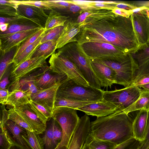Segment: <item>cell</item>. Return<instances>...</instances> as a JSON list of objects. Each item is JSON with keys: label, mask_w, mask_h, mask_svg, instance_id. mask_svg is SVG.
<instances>
[{"label": "cell", "mask_w": 149, "mask_h": 149, "mask_svg": "<svg viewBox=\"0 0 149 149\" xmlns=\"http://www.w3.org/2000/svg\"><path fill=\"white\" fill-rule=\"evenodd\" d=\"M112 11L115 14L127 18L130 17L132 14L131 11H128L117 8H115Z\"/></svg>", "instance_id": "816d5d0a"}, {"label": "cell", "mask_w": 149, "mask_h": 149, "mask_svg": "<svg viewBox=\"0 0 149 149\" xmlns=\"http://www.w3.org/2000/svg\"><path fill=\"white\" fill-rule=\"evenodd\" d=\"M109 67L116 72V84L125 87L130 86L134 79L138 66L131 54L118 60L95 59Z\"/></svg>", "instance_id": "8992f818"}, {"label": "cell", "mask_w": 149, "mask_h": 149, "mask_svg": "<svg viewBox=\"0 0 149 149\" xmlns=\"http://www.w3.org/2000/svg\"><path fill=\"white\" fill-rule=\"evenodd\" d=\"M0 14L1 15L7 17H14L19 16L15 8L9 6L0 5Z\"/></svg>", "instance_id": "f6af8a7d"}, {"label": "cell", "mask_w": 149, "mask_h": 149, "mask_svg": "<svg viewBox=\"0 0 149 149\" xmlns=\"http://www.w3.org/2000/svg\"><path fill=\"white\" fill-rule=\"evenodd\" d=\"M139 149H149V111L145 135L143 140L140 142Z\"/></svg>", "instance_id": "7dc6e473"}, {"label": "cell", "mask_w": 149, "mask_h": 149, "mask_svg": "<svg viewBox=\"0 0 149 149\" xmlns=\"http://www.w3.org/2000/svg\"><path fill=\"white\" fill-rule=\"evenodd\" d=\"M104 91L90 86H86L67 79L60 84L56 97L81 101L99 102L104 99Z\"/></svg>", "instance_id": "277c9868"}, {"label": "cell", "mask_w": 149, "mask_h": 149, "mask_svg": "<svg viewBox=\"0 0 149 149\" xmlns=\"http://www.w3.org/2000/svg\"><path fill=\"white\" fill-rule=\"evenodd\" d=\"M148 83H149V75L143 77L134 85L139 87Z\"/></svg>", "instance_id": "db71d44e"}, {"label": "cell", "mask_w": 149, "mask_h": 149, "mask_svg": "<svg viewBox=\"0 0 149 149\" xmlns=\"http://www.w3.org/2000/svg\"><path fill=\"white\" fill-rule=\"evenodd\" d=\"M32 76L34 83L40 90L50 88L68 78L65 74L53 72L47 65L40 68L38 74Z\"/></svg>", "instance_id": "8fae6325"}, {"label": "cell", "mask_w": 149, "mask_h": 149, "mask_svg": "<svg viewBox=\"0 0 149 149\" xmlns=\"http://www.w3.org/2000/svg\"><path fill=\"white\" fill-rule=\"evenodd\" d=\"M10 91L6 105L16 107L29 103L31 100V93L23 90L20 86H16Z\"/></svg>", "instance_id": "cb8c5ba5"}, {"label": "cell", "mask_w": 149, "mask_h": 149, "mask_svg": "<svg viewBox=\"0 0 149 149\" xmlns=\"http://www.w3.org/2000/svg\"><path fill=\"white\" fill-rule=\"evenodd\" d=\"M62 82L48 88L40 90L36 93L31 95V100L45 105L54 111L57 91Z\"/></svg>", "instance_id": "7402d4cb"}, {"label": "cell", "mask_w": 149, "mask_h": 149, "mask_svg": "<svg viewBox=\"0 0 149 149\" xmlns=\"http://www.w3.org/2000/svg\"><path fill=\"white\" fill-rule=\"evenodd\" d=\"M17 47L5 53H0V80L7 69L13 64V60Z\"/></svg>", "instance_id": "836d02e7"}, {"label": "cell", "mask_w": 149, "mask_h": 149, "mask_svg": "<svg viewBox=\"0 0 149 149\" xmlns=\"http://www.w3.org/2000/svg\"><path fill=\"white\" fill-rule=\"evenodd\" d=\"M47 59L43 57L31 58L12 68L10 75V80L13 82L19 81L36 70L47 65Z\"/></svg>", "instance_id": "7c38bea8"}, {"label": "cell", "mask_w": 149, "mask_h": 149, "mask_svg": "<svg viewBox=\"0 0 149 149\" xmlns=\"http://www.w3.org/2000/svg\"><path fill=\"white\" fill-rule=\"evenodd\" d=\"M27 134L23 137L32 149H44L42 138L33 131L26 130Z\"/></svg>", "instance_id": "d590c367"}, {"label": "cell", "mask_w": 149, "mask_h": 149, "mask_svg": "<svg viewBox=\"0 0 149 149\" xmlns=\"http://www.w3.org/2000/svg\"><path fill=\"white\" fill-rule=\"evenodd\" d=\"M18 5L22 4L33 6L45 10H52L53 9L45 1H17L13 0Z\"/></svg>", "instance_id": "ab89813d"}, {"label": "cell", "mask_w": 149, "mask_h": 149, "mask_svg": "<svg viewBox=\"0 0 149 149\" xmlns=\"http://www.w3.org/2000/svg\"><path fill=\"white\" fill-rule=\"evenodd\" d=\"M53 118L60 124L63 131L61 141L55 149H68L80 118L77 111L67 107L54 108Z\"/></svg>", "instance_id": "5b68a950"}, {"label": "cell", "mask_w": 149, "mask_h": 149, "mask_svg": "<svg viewBox=\"0 0 149 149\" xmlns=\"http://www.w3.org/2000/svg\"><path fill=\"white\" fill-rule=\"evenodd\" d=\"M81 29L79 24L76 22L67 20L65 23L64 29L57 40L56 49H61L69 43L77 42L75 37L81 31Z\"/></svg>", "instance_id": "44dd1931"}, {"label": "cell", "mask_w": 149, "mask_h": 149, "mask_svg": "<svg viewBox=\"0 0 149 149\" xmlns=\"http://www.w3.org/2000/svg\"><path fill=\"white\" fill-rule=\"evenodd\" d=\"M68 17L55 10H51L44 28L47 31L57 26H64Z\"/></svg>", "instance_id": "4dcf8cb0"}, {"label": "cell", "mask_w": 149, "mask_h": 149, "mask_svg": "<svg viewBox=\"0 0 149 149\" xmlns=\"http://www.w3.org/2000/svg\"><path fill=\"white\" fill-rule=\"evenodd\" d=\"M8 149H24L22 148L17 145L12 144Z\"/></svg>", "instance_id": "680465c9"}, {"label": "cell", "mask_w": 149, "mask_h": 149, "mask_svg": "<svg viewBox=\"0 0 149 149\" xmlns=\"http://www.w3.org/2000/svg\"><path fill=\"white\" fill-rule=\"evenodd\" d=\"M97 102H98L81 101L63 97H56L54 104V108L64 107L77 110L79 107Z\"/></svg>", "instance_id": "e575fe53"}, {"label": "cell", "mask_w": 149, "mask_h": 149, "mask_svg": "<svg viewBox=\"0 0 149 149\" xmlns=\"http://www.w3.org/2000/svg\"><path fill=\"white\" fill-rule=\"evenodd\" d=\"M129 114L117 110L91 122L89 134L95 139L116 145L134 137L133 120Z\"/></svg>", "instance_id": "7a4b0ae2"}, {"label": "cell", "mask_w": 149, "mask_h": 149, "mask_svg": "<svg viewBox=\"0 0 149 149\" xmlns=\"http://www.w3.org/2000/svg\"><path fill=\"white\" fill-rule=\"evenodd\" d=\"M8 111V119L12 120L26 130L31 131H33L31 126L12 107L10 108Z\"/></svg>", "instance_id": "74e56055"}, {"label": "cell", "mask_w": 149, "mask_h": 149, "mask_svg": "<svg viewBox=\"0 0 149 149\" xmlns=\"http://www.w3.org/2000/svg\"><path fill=\"white\" fill-rule=\"evenodd\" d=\"M4 127L12 144L17 145L24 149H32L22 136L27 134L26 129L9 119L7 121Z\"/></svg>", "instance_id": "ac0fdd59"}, {"label": "cell", "mask_w": 149, "mask_h": 149, "mask_svg": "<svg viewBox=\"0 0 149 149\" xmlns=\"http://www.w3.org/2000/svg\"><path fill=\"white\" fill-rule=\"evenodd\" d=\"M46 1L53 9H64L68 8L72 4L69 1L46 0Z\"/></svg>", "instance_id": "ee69618b"}, {"label": "cell", "mask_w": 149, "mask_h": 149, "mask_svg": "<svg viewBox=\"0 0 149 149\" xmlns=\"http://www.w3.org/2000/svg\"><path fill=\"white\" fill-rule=\"evenodd\" d=\"M40 29L17 33L0 38V53L7 52L13 48L18 46Z\"/></svg>", "instance_id": "ffe728a7"}, {"label": "cell", "mask_w": 149, "mask_h": 149, "mask_svg": "<svg viewBox=\"0 0 149 149\" xmlns=\"http://www.w3.org/2000/svg\"><path fill=\"white\" fill-rule=\"evenodd\" d=\"M13 108L31 126L33 132L39 134L44 132L46 124L40 119L29 103Z\"/></svg>", "instance_id": "5bb4252c"}, {"label": "cell", "mask_w": 149, "mask_h": 149, "mask_svg": "<svg viewBox=\"0 0 149 149\" xmlns=\"http://www.w3.org/2000/svg\"><path fill=\"white\" fill-rule=\"evenodd\" d=\"M42 28L43 27L40 26L31 21L9 24L6 31L3 32L0 31V38L17 33L40 29Z\"/></svg>", "instance_id": "484cf974"}, {"label": "cell", "mask_w": 149, "mask_h": 149, "mask_svg": "<svg viewBox=\"0 0 149 149\" xmlns=\"http://www.w3.org/2000/svg\"><path fill=\"white\" fill-rule=\"evenodd\" d=\"M0 4L1 5H6L12 7L16 9L18 5L15 3L13 0H0ZM17 10V9H16Z\"/></svg>", "instance_id": "9f6ffc18"}, {"label": "cell", "mask_w": 149, "mask_h": 149, "mask_svg": "<svg viewBox=\"0 0 149 149\" xmlns=\"http://www.w3.org/2000/svg\"><path fill=\"white\" fill-rule=\"evenodd\" d=\"M76 36L77 42H98L110 44L127 54H132L140 45L129 17L116 15L111 17L95 20L81 26Z\"/></svg>", "instance_id": "6da1fadb"}, {"label": "cell", "mask_w": 149, "mask_h": 149, "mask_svg": "<svg viewBox=\"0 0 149 149\" xmlns=\"http://www.w3.org/2000/svg\"><path fill=\"white\" fill-rule=\"evenodd\" d=\"M92 68L99 80L101 86L111 88L116 84V74L111 68L95 59H90Z\"/></svg>", "instance_id": "2e32d148"}, {"label": "cell", "mask_w": 149, "mask_h": 149, "mask_svg": "<svg viewBox=\"0 0 149 149\" xmlns=\"http://www.w3.org/2000/svg\"><path fill=\"white\" fill-rule=\"evenodd\" d=\"M53 134L55 141L58 146L62 139L63 131L61 125L55 119L54 125Z\"/></svg>", "instance_id": "bcb514c9"}, {"label": "cell", "mask_w": 149, "mask_h": 149, "mask_svg": "<svg viewBox=\"0 0 149 149\" xmlns=\"http://www.w3.org/2000/svg\"><path fill=\"white\" fill-rule=\"evenodd\" d=\"M0 149H8L12 145L8 138L4 126L0 127Z\"/></svg>", "instance_id": "7bdbcfd3"}, {"label": "cell", "mask_w": 149, "mask_h": 149, "mask_svg": "<svg viewBox=\"0 0 149 149\" xmlns=\"http://www.w3.org/2000/svg\"><path fill=\"white\" fill-rule=\"evenodd\" d=\"M140 88H142L143 89L149 90V83L146 84L139 86Z\"/></svg>", "instance_id": "91938a15"}, {"label": "cell", "mask_w": 149, "mask_h": 149, "mask_svg": "<svg viewBox=\"0 0 149 149\" xmlns=\"http://www.w3.org/2000/svg\"><path fill=\"white\" fill-rule=\"evenodd\" d=\"M57 40L49 41L40 44L32 56L31 58L43 57L47 58L54 53L56 49Z\"/></svg>", "instance_id": "f546056e"}, {"label": "cell", "mask_w": 149, "mask_h": 149, "mask_svg": "<svg viewBox=\"0 0 149 149\" xmlns=\"http://www.w3.org/2000/svg\"><path fill=\"white\" fill-rule=\"evenodd\" d=\"M10 91L6 89L0 88V103L6 105Z\"/></svg>", "instance_id": "f907efd6"}, {"label": "cell", "mask_w": 149, "mask_h": 149, "mask_svg": "<svg viewBox=\"0 0 149 149\" xmlns=\"http://www.w3.org/2000/svg\"><path fill=\"white\" fill-rule=\"evenodd\" d=\"M49 62L53 72L60 75L65 74L68 79H71L78 84L86 86H90L75 65L59 52H57L52 55Z\"/></svg>", "instance_id": "9c48e42d"}, {"label": "cell", "mask_w": 149, "mask_h": 149, "mask_svg": "<svg viewBox=\"0 0 149 149\" xmlns=\"http://www.w3.org/2000/svg\"><path fill=\"white\" fill-rule=\"evenodd\" d=\"M116 8L128 11H131L136 8L137 7L132 4L124 2H119L116 4Z\"/></svg>", "instance_id": "f5cc1de1"}, {"label": "cell", "mask_w": 149, "mask_h": 149, "mask_svg": "<svg viewBox=\"0 0 149 149\" xmlns=\"http://www.w3.org/2000/svg\"><path fill=\"white\" fill-rule=\"evenodd\" d=\"M29 103L32 109L45 123L53 117V111L49 107L31 100Z\"/></svg>", "instance_id": "1f68e13d"}, {"label": "cell", "mask_w": 149, "mask_h": 149, "mask_svg": "<svg viewBox=\"0 0 149 149\" xmlns=\"http://www.w3.org/2000/svg\"><path fill=\"white\" fill-rule=\"evenodd\" d=\"M90 124V118L86 114L80 118L68 149H82L89 133Z\"/></svg>", "instance_id": "e0dca14e"}, {"label": "cell", "mask_w": 149, "mask_h": 149, "mask_svg": "<svg viewBox=\"0 0 149 149\" xmlns=\"http://www.w3.org/2000/svg\"><path fill=\"white\" fill-rule=\"evenodd\" d=\"M1 107L0 127L3 126L8 120V111L5 108L6 105L2 104Z\"/></svg>", "instance_id": "681fc988"}, {"label": "cell", "mask_w": 149, "mask_h": 149, "mask_svg": "<svg viewBox=\"0 0 149 149\" xmlns=\"http://www.w3.org/2000/svg\"><path fill=\"white\" fill-rule=\"evenodd\" d=\"M148 17H149V7H148Z\"/></svg>", "instance_id": "94428289"}, {"label": "cell", "mask_w": 149, "mask_h": 149, "mask_svg": "<svg viewBox=\"0 0 149 149\" xmlns=\"http://www.w3.org/2000/svg\"><path fill=\"white\" fill-rule=\"evenodd\" d=\"M142 89L131 84L124 88L104 91V99L113 104L123 111L134 102L139 97Z\"/></svg>", "instance_id": "ba28073f"}, {"label": "cell", "mask_w": 149, "mask_h": 149, "mask_svg": "<svg viewBox=\"0 0 149 149\" xmlns=\"http://www.w3.org/2000/svg\"><path fill=\"white\" fill-rule=\"evenodd\" d=\"M44 33L34 43L27 47L18 56L13 59L12 68L17 67L23 62L31 58L35 51L40 44L41 41Z\"/></svg>", "instance_id": "83f0119b"}, {"label": "cell", "mask_w": 149, "mask_h": 149, "mask_svg": "<svg viewBox=\"0 0 149 149\" xmlns=\"http://www.w3.org/2000/svg\"><path fill=\"white\" fill-rule=\"evenodd\" d=\"M9 83L8 76H6L3 78L0 82V88L6 89Z\"/></svg>", "instance_id": "11a10c76"}, {"label": "cell", "mask_w": 149, "mask_h": 149, "mask_svg": "<svg viewBox=\"0 0 149 149\" xmlns=\"http://www.w3.org/2000/svg\"><path fill=\"white\" fill-rule=\"evenodd\" d=\"M116 146L111 143L96 140L89 133L82 149H112Z\"/></svg>", "instance_id": "d6a6232c"}, {"label": "cell", "mask_w": 149, "mask_h": 149, "mask_svg": "<svg viewBox=\"0 0 149 149\" xmlns=\"http://www.w3.org/2000/svg\"><path fill=\"white\" fill-rule=\"evenodd\" d=\"M148 112L144 109L138 111L132 124L133 136L140 142L144 139L146 130Z\"/></svg>", "instance_id": "603a6c76"}, {"label": "cell", "mask_w": 149, "mask_h": 149, "mask_svg": "<svg viewBox=\"0 0 149 149\" xmlns=\"http://www.w3.org/2000/svg\"><path fill=\"white\" fill-rule=\"evenodd\" d=\"M77 110L84 112L87 115L96 116L97 118L107 116L118 110L113 104L104 99L101 101L79 107Z\"/></svg>", "instance_id": "9a60e30c"}, {"label": "cell", "mask_w": 149, "mask_h": 149, "mask_svg": "<svg viewBox=\"0 0 149 149\" xmlns=\"http://www.w3.org/2000/svg\"><path fill=\"white\" fill-rule=\"evenodd\" d=\"M64 28V26H59L46 31L41 41L40 44L49 41L58 40Z\"/></svg>", "instance_id": "f35d334b"}, {"label": "cell", "mask_w": 149, "mask_h": 149, "mask_svg": "<svg viewBox=\"0 0 149 149\" xmlns=\"http://www.w3.org/2000/svg\"><path fill=\"white\" fill-rule=\"evenodd\" d=\"M57 52L72 62L89 85L101 89L100 82L94 73L90 60L82 52L77 42L69 43L57 50Z\"/></svg>", "instance_id": "3957f363"}, {"label": "cell", "mask_w": 149, "mask_h": 149, "mask_svg": "<svg viewBox=\"0 0 149 149\" xmlns=\"http://www.w3.org/2000/svg\"><path fill=\"white\" fill-rule=\"evenodd\" d=\"M116 4H117L89 3L88 5L92 6L95 10L104 9L112 10L116 8Z\"/></svg>", "instance_id": "c3c4849f"}, {"label": "cell", "mask_w": 149, "mask_h": 149, "mask_svg": "<svg viewBox=\"0 0 149 149\" xmlns=\"http://www.w3.org/2000/svg\"><path fill=\"white\" fill-rule=\"evenodd\" d=\"M144 109L149 111V90L142 89L137 100L128 108L123 111V113L129 114L131 112Z\"/></svg>", "instance_id": "4316f807"}, {"label": "cell", "mask_w": 149, "mask_h": 149, "mask_svg": "<svg viewBox=\"0 0 149 149\" xmlns=\"http://www.w3.org/2000/svg\"><path fill=\"white\" fill-rule=\"evenodd\" d=\"M79 45L82 52L90 59L118 60L127 54L107 43L86 42Z\"/></svg>", "instance_id": "52a82bcc"}, {"label": "cell", "mask_w": 149, "mask_h": 149, "mask_svg": "<svg viewBox=\"0 0 149 149\" xmlns=\"http://www.w3.org/2000/svg\"><path fill=\"white\" fill-rule=\"evenodd\" d=\"M111 10L98 9L89 10L83 11L79 16L76 22L81 26L95 20L115 16Z\"/></svg>", "instance_id": "d4e9b609"}, {"label": "cell", "mask_w": 149, "mask_h": 149, "mask_svg": "<svg viewBox=\"0 0 149 149\" xmlns=\"http://www.w3.org/2000/svg\"><path fill=\"white\" fill-rule=\"evenodd\" d=\"M9 24L8 23L0 24V29L1 32H3L6 31Z\"/></svg>", "instance_id": "6f0895ef"}, {"label": "cell", "mask_w": 149, "mask_h": 149, "mask_svg": "<svg viewBox=\"0 0 149 149\" xmlns=\"http://www.w3.org/2000/svg\"><path fill=\"white\" fill-rule=\"evenodd\" d=\"M148 7H138L131 10L134 31L140 45L149 41V18Z\"/></svg>", "instance_id": "30bf717a"}, {"label": "cell", "mask_w": 149, "mask_h": 149, "mask_svg": "<svg viewBox=\"0 0 149 149\" xmlns=\"http://www.w3.org/2000/svg\"><path fill=\"white\" fill-rule=\"evenodd\" d=\"M140 142L133 137L117 145L112 149H139Z\"/></svg>", "instance_id": "60d3db41"}, {"label": "cell", "mask_w": 149, "mask_h": 149, "mask_svg": "<svg viewBox=\"0 0 149 149\" xmlns=\"http://www.w3.org/2000/svg\"><path fill=\"white\" fill-rule=\"evenodd\" d=\"M17 10L19 15L28 18L40 26L43 27L48 18V15L43 9L37 7L20 4L18 5Z\"/></svg>", "instance_id": "d6986e66"}, {"label": "cell", "mask_w": 149, "mask_h": 149, "mask_svg": "<svg viewBox=\"0 0 149 149\" xmlns=\"http://www.w3.org/2000/svg\"><path fill=\"white\" fill-rule=\"evenodd\" d=\"M54 120L52 117L47 122L44 135L42 138L44 149H55L57 146L53 134Z\"/></svg>", "instance_id": "f1b7e54d"}, {"label": "cell", "mask_w": 149, "mask_h": 149, "mask_svg": "<svg viewBox=\"0 0 149 149\" xmlns=\"http://www.w3.org/2000/svg\"><path fill=\"white\" fill-rule=\"evenodd\" d=\"M29 21H31L28 18L20 16L14 17L1 16L0 18V24L8 23L9 24L23 23Z\"/></svg>", "instance_id": "b9f144b4"}, {"label": "cell", "mask_w": 149, "mask_h": 149, "mask_svg": "<svg viewBox=\"0 0 149 149\" xmlns=\"http://www.w3.org/2000/svg\"><path fill=\"white\" fill-rule=\"evenodd\" d=\"M131 54L138 66L135 77L132 84L134 85L143 77L149 75V42L140 45L138 48Z\"/></svg>", "instance_id": "4fadbf2b"}, {"label": "cell", "mask_w": 149, "mask_h": 149, "mask_svg": "<svg viewBox=\"0 0 149 149\" xmlns=\"http://www.w3.org/2000/svg\"><path fill=\"white\" fill-rule=\"evenodd\" d=\"M46 31L44 28H41L17 46L13 59L20 54L27 47L34 43Z\"/></svg>", "instance_id": "8d00e7d4"}]
</instances>
